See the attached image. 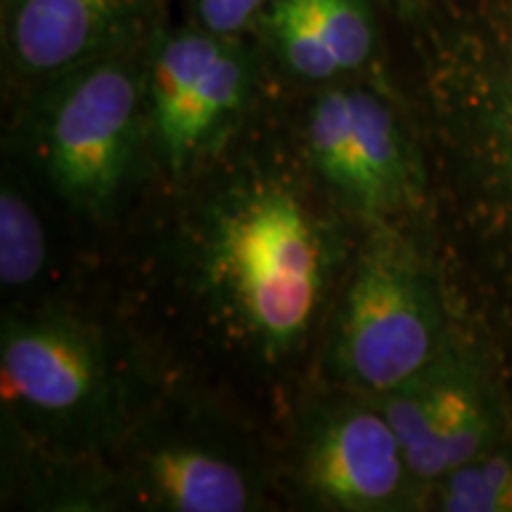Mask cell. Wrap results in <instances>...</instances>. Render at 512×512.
I'll use <instances>...</instances> for the list:
<instances>
[{
  "label": "cell",
  "mask_w": 512,
  "mask_h": 512,
  "mask_svg": "<svg viewBox=\"0 0 512 512\" xmlns=\"http://www.w3.org/2000/svg\"><path fill=\"white\" fill-rule=\"evenodd\" d=\"M342 247L337 223L297 176L247 162L202 197L190 223L192 285L230 342L278 366L309 339Z\"/></svg>",
  "instance_id": "cell-1"
},
{
  "label": "cell",
  "mask_w": 512,
  "mask_h": 512,
  "mask_svg": "<svg viewBox=\"0 0 512 512\" xmlns=\"http://www.w3.org/2000/svg\"><path fill=\"white\" fill-rule=\"evenodd\" d=\"M3 408L10 425L57 456L124 441L133 389L105 332L57 311L8 313L0 330Z\"/></svg>",
  "instance_id": "cell-2"
},
{
  "label": "cell",
  "mask_w": 512,
  "mask_h": 512,
  "mask_svg": "<svg viewBox=\"0 0 512 512\" xmlns=\"http://www.w3.org/2000/svg\"><path fill=\"white\" fill-rule=\"evenodd\" d=\"M150 41L50 76L27 107L22 128L34 166L69 207L95 219L119 202L147 138Z\"/></svg>",
  "instance_id": "cell-3"
},
{
  "label": "cell",
  "mask_w": 512,
  "mask_h": 512,
  "mask_svg": "<svg viewBox=\"0 0 512 512\" xmlns=\"http://www.w3.org/2000/svg\"><path fill=\"white\" fill-rule=\"evenodd\" d=\"M439 290L413 247L387 223L356 256L332 320L328 373L349 392H392L441 351Z\"/></svg>",
  "instance_id": "cell-4"
},
{
  "label": "cell",
  "mask_w": 512,
  "mask_h": 512,
  "mask_svg": "<svg viewBox=\"0 0 512 512\" xmlns=\"http://www.w3.org/2000/svg\"><path fill=\"white\" fill-rule=\"evenodd\" d=\"M254 81L242 36L157 27L145 67L147 143L157 162L183 176L214 155L249 107Z\"/></svg>",
  "instance_id": "cell-5"
},
{
  "label": "cell",
  "mask_w": 512,
  "mask_h": 512,
  "mask_svg": "<svg viewBox=\"0 0 512 512\" xmlns=\"http://www.w3.org/2000/svg\"><path fill=\"white\" fill-rule=\"evenodd\" d=\"M290 484L311 508L408 510L420 482L373 396L344 392L313 403L292 441Z\"/></svg>",
  "instance_id": "cell-6"
},
{
  "label": "cell",
  "mask_w": 512,
  "mask_h": 512,
  "mask_svg": "<svg viewBox=\"0 0 512 512\" xmlns=\"http://www.w3.org/2000/svg\"><path fill=\"white\" fill-rule=\"evenodd\" d=\"M313 174L370 223L411 209L420 174L396 110L375 88L349 79L323 86L304 124Z\"/></svg>",
  "instance_id": "cell-7"
},
{
  "label": "cell",
  "mask_w": 512,
  "mask_h": 512,
  "mask_svg": "<svg viewBox=\"0 0 512 512\" xmlns=\"http://www.w3.org/2000/svg\"><path fill=\"white\" fill-rule=\"evenodd\" d=\"M121 484L140 508L164 512H245L264 498L259 467L245 448L192 422L133 434Z\"/></svg>",
  "instance_id": "cell-8"
},
{
  "label": "cell",
  "mask_w": 512,
  "mask_h": 512,
  "mask_svg": "<svg viewBox=\"0 0 512 512\" xmlns=\"http://www.w3.org/2000/svg\"><path fill=\"white\" fill-rule=\"evenodd\" d=\"M420 484H432L498 441V418L484 377L441 349L392 392L377 396Z\"/></svg>",
  "instance_id": "cell-9"
},
{
  "label": "cell",
  "mask_w": 512,
  "mask_h": 512,
  "mask_svg": "<svg viewBox=\"0 0 512 512\" xmlns=\"http://www.w3.org/2000/svg\"><path fill=\"white\" fill-rule=\"evenodd\" d=\"M159 0H3L12 72L46 81L93 57L150 41Z\"/></svg>",
  "instance_id": "cell-10"
},
{
  "label": "cell",
  "mask_w": 512,
  "mask_h": 512,
  "mask_svg": "<svg viewBox=\"0 0 512 512\" xmlns=\"http://www.w3.org/2000/svg\"><path fill=\"white\" fill-rule=\"evenodd\" d=\"M259 24L280 67L313 86L351 79L377 50L368 0H271Z\"/></svg>",
  "instance_id": "cell-11"
},
{
  "label": "cell",
  "mask_w": 512,
  "mask_h": 512,
  "mask_svg": "<svg viewBox=\"0 0 512 512\" xmlns=\"http://www.w3.org/2000/svg\"><path fill=\"white\" fill-rule=\"evenodd\" d=\"M460 95L465 143L484 181L512 209V10L496 22L491 46L477 55Z\"/></svg>",
  "instance_id": "cell-12"
},
{
  "label": "cell",
  "mask_w": 512,
  "mask_h": 512,
  "mask_svg": "<svg viewBox=\"0 0 512 512\" xmlns=\"http://www.w3.org/2000/svg\"><path fill=\"white\" fill-rule=\"evenodd\" d=\"M48 259L41 216L15 178L0 188V283L3 290H24L41 278Z\"/></svg>",
  "instance_id": "cell-13"
},
{
  "label": "cell",
  "mask_w": 512,
  "mask_h": 512,
  "mask_svg": "<svg viewBox=\"0 0 512 512\" xmlns=\"http://www.w3.org/2000/svg\"><path fill=\"white\" fill-rule=\"evenodd\" d=\"M437 491L448 512H512V446L494 441L437 479Z\"/></svg>",
  "instance_id": "cell-14"
},
{
  "label": "cell",
  "mask_w": 512,
  "mask_h": 512,
  "mask_svg": "<svg viewBox=\"0 0 512 512\" xmlns=\"http://www.w3.org/2000/svg\"><path fill=\"white\" fill-rule=\"evenodd\" d=\"M190 24L216 36H245L271 0H185Z\"/></svg>",
  "instance_id": "cell-15"
}]
</instances>
